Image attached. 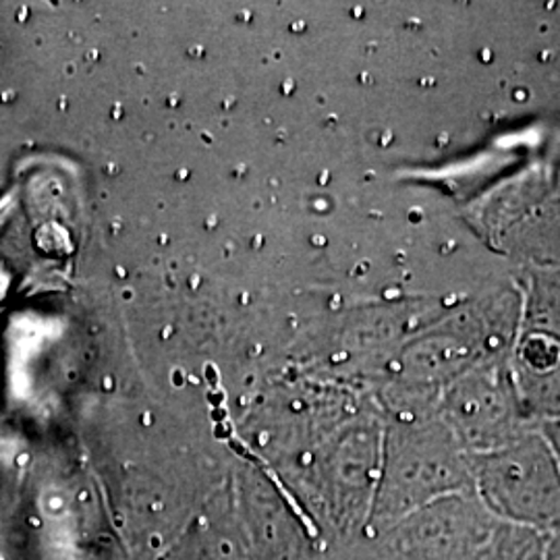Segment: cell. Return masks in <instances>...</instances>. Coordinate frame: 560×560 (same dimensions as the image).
Masks as SVG:
<instances>
[{
	"instance_id": "1",
	"label": "cell",
	"mask_w": 560,
	"mask_h": 560,
	"mask_svg": "<svg viewBox=\"0 0 560 560\" xmlns=\"http://www.w3.org/2000/svg\"><path fill=\"white\" fill-rule=\"evenodd\" d=\"M474 494L494 521L548 538L560 532V467L540 446L513 448L481 460Z\"/></svg>"
},
{
	"instance_id": "2",
	"label": "cell",
	"mask_w": 560,
	"mask_h": 560,
	"mask_svg": "<svg viewBox=\"0 0 560 560\" xmlns=\"http://www.w3.org/2000/svg\"><path fill=\"white\" fill-rule=\"evenodd\" d=\"M416 560H476L494 520L476 494H455L405 517Z\"/></svg>"
},
{
	"instance_id": "3",
	"label": "cell",
	"mask_w": 560,
	"mask_h": 560,
	"mask_svg": "<svg viewBox=\"0 0 560 560\" xmlns=\"http://www.w3.org/2000/svg\"><path fill=\"white\" fill-rule=\"evenodd\" d=\"M548 536L494 521L476 560H546Z\"/></svg>"
},
{
	"instance_id": "4",
	"label": "cell",
	"mask_w": 560,
	"mask_h": 560,
	"mask_svg": "<svg viewBox=\"0 0 560 560\" xmlns=\"http://www.w3.org/2000/svg\"><path fill=\"white\" fill-rule=\"evenodd\" d=\"M546 560H560V532L548 538V544H546Z\"/></svg>"
}]
</instances>
